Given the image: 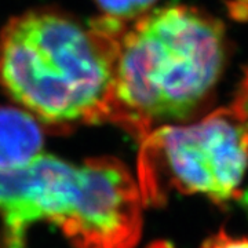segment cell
<instances>
[{
	"instance_id": "6da1fadb",
	"label": "cell",
	"mask_w": 248,
	"mask_h": 248,
	"mask_svg": "<svg viewBox=\"0 0 248 248\" xmlns=\"http://www.w3.org/2000/svg\"><path fill=\"white\" fill-rule=\"evenodd\" d=\"M123 25L48 7L13 17L0 28V89L42 123H112Z\"/></svg>"
},
{
	"instance_id": "7a4b0ae2",
	"label": "cell",
	"mask_w": 248,
	"mask_h": 248,
	"mask_svg": "<svg viewBox=\"0 0 248 248\" xmlns=\"http://www.w3.org/2000/svg\"><path fill=\"white\" fill-rule=\"evenodd\" d=\"M226 33L202 10L172 4L124 24L116 45L113 117L140 138L192 122L221 79Z\"/></svg>"
},
{
	"instance_id": "3957f363",
	"label": "cell",
	"mask_w": 248,
	"mask_h": 248,
	"mask_svg": "<svg viewBox=\"0 0 248 248\" xmlns=\"http://www.w3.org/2000/svg\"><path fill=\"white\" fill-rule=\"evenodd\" d=\"M138 170L145 203H160L171 190L231 203L248 171V110L236 101L196 122L153 130L142 138Z\"/></svg>"
},
{
	"instance_id": "277c9868",
	"label": "cell",
	"mask_w": 248,
	"mask_h": 248,
	"mask_svg": "<svg viewBox=\"0 0 248 248\" xmlns=\"http://www.w3.org/2000/svg\"><path fill=\"white\" fill-rule=\"evenodd\" d=\"M143 203L138 179L119 160H86L60 229L76 248H134L141 237Z\"/></svg>"
},
{
	"instance_id": "5b68a950",
	"label": "cell",
	"mask_w": 248,
	"mask_h": 248,
	"mask_svg": "<svg viewBox=\"0 0 248 248\" xmlns=\"http://www.w3.org/2000/svg\"><path fill=\"white\" fill-rule=\"evenodd\" d=\"M79 164L42 153L16 169L0 167V218L6 248H24L39 222L61 226L71 211Z\"/></svg>"
},
{
	"instance_id": "8992f818",
	"label": "cell",
	"mask_w": 248,
	"mask_h": 248,
	"mask_svg": "<svg viewBox=\"0 0 248 248\" xmlns=\"http://www.w3.org/2000/svg\"><path fill=\"white\" fill-rule=\"evenodd\" d=\"M39 120L22 108H0V167L16 169L43 153Z\"/></svg>"
},
{
	"instance_id": "52a82bcc",
	"label": "cell",
	"mask_w": 248,
	"mask_h": 248,
	"mask_svg": "<svg viewBox=\"0 0 248 248\" xmlns=\"http://www.w3.org/2000/svg\"><path fill=\"white\" fill-rule=\"evenodd\" d=\"M94 3L101 17L128 24L155 9L157 0H94Z\"/></svg>"
},
{
	"instance_id": "ba28073f",
	"label": "cell",
	"mask_w": 248,
	"mask_h": 248,
	"mask_svg": "<svg viewBox=\"0 0 248 248\" xmlns=\"http://www.w3.org/2000/svg\"><path fill=\"white\" fill-rule=\"evenodd\" d=\"M200 248H248V237L233 236L225 231H219L204 240Z\"/></svg>"
}]
</instances>
